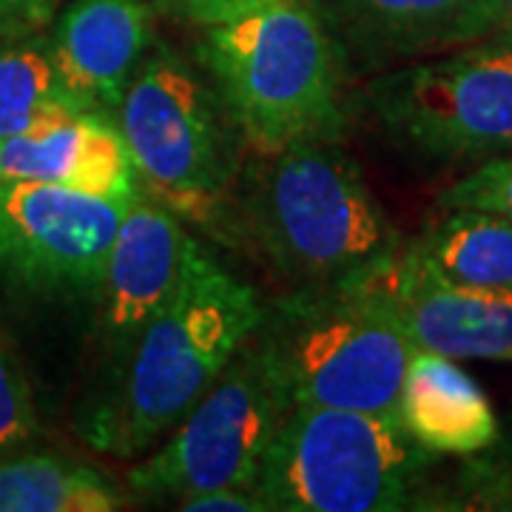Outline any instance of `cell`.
<instances>
[{
  "instance_id": "6da1fadb",
  "label": "cell",
  "mask_w": 512,
  "mask_h": 512,
  "mask_svg": "<svg viewBox=\"0 0 512 512\" xmlns=\"http://www.w3.org/2000/svg\"><path fill=\"white\" fill-rule=\"evenodd\" d=\"M262 308L254 288L191 237L177 291L114 365L83 436L114 458L146 456L254 336Z\"/></svg>"
},
{
  "instance_id": "7a4b0ae2",
  "label": "cell",
  "mask_w": 512,
  "mask_h": 512,
  "mask_svg": "<svg viewBox=\"0 0 512 512\" xmlns=\"http://www.w3.org/2000/svg\"><path fill=\"white\" fill-rule=\"evenodd\" d=\"M231 205L237 231L293 288L379 274L402 248L362 168L339 143L256 151L239 171Z\"/></svg>"
},
{
  "instance_id": "3957f363",
  "label": "cell",
  "mask_w": 512,
  "mask_h": 512,
  "mask_svg": "<svg viewBox=\"0 0 512 512\" xmlns=\"http://www.w3.org/2000/svg\"><path fill=\"white\" fill-rule=\"evenodd\" d=\"M197 63L242 143L259 154L339 143L345 134L348 72L308 0H279L248 18L202 29Z\"/></svg>"
},
{
  "instance_id": "277c9868",
  "label": "cell",
  "mask_w": 512,
  "mask_h": 512,
  "mask_svg": "<svg viewBox=\"0 0 512 512\" xmlns=\"http://www.w3.org/2000/svg\"><path fill=\"white\" fill-rule=\"evenodd\" d=\"M384 271L333 285H299L262 308L254 339L293 407H342L399 419L416 342Z\"/></svg>"
},
{
  "instance_id": "5b68a950",
  "label": "cell",
  "mask_w": 512,
  "mask_h": 512,
  "mask_svg": "<svg viewBox=\"0 0 512 512\" xmlns=\"http://www.w3.org/2000/svg\"><path fill=\"white\" fill-rule=\"evenodd\" d=\"M436 453L399 419L296 404L256 478L268 512L421 510Z\"/></svg>"
},
{
  "instance_id": "8992f818",
  "label": "cell",
  "mask_w": 512,
  "mask_h": 512,
  "mask_svg": "<svg viewBox=\"0 0 512 512\" xmlns=\"http://www.w3.org/2000/svg\"><path fill=\"white\" fill-rule=\"evenodd\" d=\"M114 120L146 194L185 220L225 225L242 137L200 63L157 40Z\"/></svg>"
},
{
  "instance_id": "52a82bcc",
  "label": "cell",
  "mask_w": 512,
  "mask_h": 512,
  "mask_svg": "<svg viewBox=\"0 0 512 512\" xmlns=\"http://www.w3.org/2000/svg\"><path fill=\"white\" fill-rule=\"evenodd\" d=\"M359 111L424 163H487L512 154V40L487 37L444 57L370 74Z\"/></svg>"
},
{
  "instance_id": "ba28073f",
  "label": "cell",
  "mask_w": 512,
  "mask_h": 512,
  "mask_svg": "<svg viewBox=\"0 0 512 512\" xmlns=\"http://www.w3.org/2000/svg\"><path fill=\"white\" fill-rule=\"evenodd\" d=\"M291 396L254 336L154 450L128 470V490L146 501H183L217 487H256L262 461Z\"/></svg>"
},
{
  "instance_id": "9c48e42d",
  "label": "cell",
  "mask_w": 512,
  "mask_h": 512,
  "mask_svg": "<svg viewBox=\"0 0 512 512\" xmlns=\"http://www.w3.org/2000/svg\"><path fill=\"white\" fill-rule=\"evenodd\" d=\"M128 200L0 183V285L29 299H94Z\"/></svg>"
},
{
  "instance_id": "30bf717a",
  "label": "cell",
  "mask_w": 512,
  "mask_h": 512,
  "mask_svg": "<svg viewBox=\"0 0 512 512\" xmlns=\"http://www.w3.org/2000/svg\"><path fill=\"white\" fill-rule=\"evenodd\" d=\"M345 72L379 74L501 32V0H308Z\"/></svg>"
},
{
  "instance_id": "8fae6325",
  "label": "cell",
  "mask_w": 512,
  "mask_h": 512,
  "mask_svg": "<svg viewBox=\"0 0 512 512\" xmlns=\"http://www.w3.org/2000/svg\"><path fill=\"white\" fill-rule=\"evenodd\" d=\"M191 234L183 217L143 188L128 200L117 225L97 305V339L117 365L146 325L163 311L183 279Z\"/></svg>"
},
{
  "instance_id": "7c38bea8",
  "label": "cell",
  "mask_w": 512,
  "mask_h": 512,
  "mask_svg": "<svg viewBox=\"0 0 512 512\" xmlns=\"http://www.w3.org/2000/svg\"><path fill=\"white\" fill-rule=\"evenodd\" d=\"M416 348L450 359L512 362V288L456 285L399 248L384 271Z\"/></svg>"
},
{
  "instance_id": "4fadbf2b",
  "label": "cell",
  "mask_w": 512,
  "mask_h": 512,
  "mask_svg": "<svg viewBox=\"0 0 512 512\" xmlns=\"http://www.w3.org/2000/svg\"><path fill=\"white\" fill-rule=\"evenodd\" d=\"M0 183L55 185L111 200H131L140 191L126 140L109 114H77L0 137Z\"/></svg>"
},
{
  "instance_id": "5bb4252c",
  "label": "cell",
  "mask_w": 512,
  "mask_h": 512,
  "mask_svg": "<svg viewBox=\"0 0 512 512\" xmlns=\"http://www.w3.org/2000/svg\"><path fill=\"white\" fill-rule=\"evenodd\" d=\"M49 37L74 92L97 114L114 117L157 43L154 6L148 0H72Z\"/></svg>"
},
{
  "instance_id": "9a60e30c",
  "label": "cell",
  "mask_w": 512,
  "mask_h": 512,
  "mask_svg": "<svg viewBox=\"0 0 512 512\" xmlns=\"http://www.w3.org/2000/svg\"><path fill=\"white\" fill-rule=\"evenodd\" d=\"M399 419L436 456H476L498 441L493 404L456 359L416 348L404 376Z\"/></svg>"
},
{
  "instance_id": "2e32d148",
  "label": "cell",
  "mask_w": 512,
  "mask_h": 512,
  "mask_svg": "<svg viewBox=\"0 0 512 512\" xmlns=\"http://www.w3.org/2000/svg\"><path fill=\"white\" fill-rule=\"evenodd\" d=\"M97 111L74 92L46 32L0 43V137Z\"/></svg>"
},
{
  "instance_id": "e0dca14e",
  "label": "cell",
  "mask_w": 512,
  "mask_h": 512,
  "mask_svg": "<svg viewBox=\"0 0 512 512\" xmlns=\"http://www.w3.org/2000/svg\"><path fill=\"white\" fill-rule=\"evenodd\" d=\"M404 248L447 282L512 288V222L490 211H444Z\"/></svg>"
},
{
  "instance_id": "ac0fdd59",
  "label": "cell",
  "mask_w": 512,
  "mask_h": 512,
  "mask_svg": "<svg viewBox=\"0 0 512 512\" xmlns=\"http://www.w3.org/2000/svg\"><path fill=\"white\" fill-rule=\"evenodd\" d=\"M128 495L114 478L69 456H0V512H114Z\"/></svg>"
},
{
  "instance_id": "d6986e66",
  "label": "cell",
  "mask_w": 512,
  "mask_h": 512,
  "mask_svg": "<svg viewBox=\"0 0 512 512\" xmlns=\"http://www.w3.org/2000/svg\"><path fill=\"white\" fill-rule=\"evenodd\" d=\"M484 453L467 456L453 490L430 487L421 510H512V453Z\"/></svg>"
},
{
  "instance_id": "ffe728a7",
  "label": "cell",
  "mask_w": 512,
  "mask_h": 512,
  "mask_svg": "<svg viewBox=\"0 0 512 512\" xmlns=\"http://www.w3.org/2000/svg\"><path fill=\"white\" fill-rule=\"evenodd\" d=\"M40 436L35 396L18 356L0 336V456L18 453Z\"/></svg>"
},
{
  "instance_id": "44dd1931",
  "label": "cell",
  "mask_w": 512,
  "mask_h": 512,
  "mask_svg": "<svg viewBox=\"0 0 512 512\" xmlns=\"http://www.w3.org/2000/svg\"><path fill=\"white\" fill-rule=\"evenodd\" d=\"M441 211L476 208L512 222V154L481 163L439 197Z\"/></svg>"
},
{
  "instance_id": "7402d4cb",
  "label": "cell",
  "mask_w": 512,
  "mask_h": 512,
  "mask_svg": "<svg viewBox=\"0 0 512 512\" xmlns=\"http://www.w3.org/2000/svg\"><path fill=\"white\" fill-rule=\"evenodd\" d=\"M279 0H157V9L165 18H174L185 26H222L231 20L248 18L254 12H262Z\"/></svg>"
},
{
  "instance_id": "603a6c76",
  "label": "cell",
  "mask_w": 512,
  "mask_h": 512,
  "mask_svg": "<svg viewBox=\"0 0 512 512\" xmlns=\"http://www.w3.org/2000/svg\"><path fill=\"white\" fill-rule=\"evenodd\" d=\"M60 0H0V43L43 32L57 18Z\"/></svg>"
},
{
  "instance_id": "cb8c5ba5",
  "label": "cell",
  "mask_w": 512,
  "mask_h": 512,
  "mask_svg": "<svg viewBox=\"0 0 512 512\" xmlns=\"http://www.w3.org/2000/svg\"><path fill=\"white\" fill-rule=\"evenodd\" d=\"M185 512H268L256 487H217L205 493L188 495L177 504Z\"/></svg>"
},
{
  "instance_id": "d4e9b609",
  "label": "cell",
  "mask_w": 512,
  "mask_h": 512,
  "mask_svg": "<svg viewBox=\"0 0 512 512\" xmlns=\"http://www.w3.org/2000/svg\"><path fill=\"white\" fill-rule=\"evenodd\" d=\"M501 9H504V23H501V37H510L512 40V0H501Z\"/></svg>"
}]
</instances>
